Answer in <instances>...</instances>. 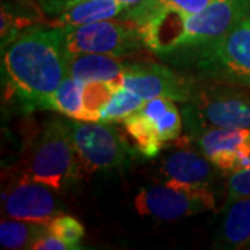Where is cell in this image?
Instances as JSON below:
<instances>
[{
  "label": "cell",
  "instance_id": "6",
  "mask_svg": "<svg viewBox=\"0 0 250 250\" xmlns=\"http://www.w3.org/2000/svg\"><path fill=\"white\" fill-rule=\"evenodd\" d=\"M81 167L86 172L123 168L132 156L124 136L113 123L67 120Z\"/></svg>",
  "mask_w": 250,
  "mask_h": 250
},
{
  "label": "cell",
  "instance_id": "15",
  "mask_svg": "<svg viewBox=\"0 0 250 250\" xmlns=\"http://www.w3.org/2000/svg\"><path fill=\"white\" fill-rule=\"evenodd\" d=\"M126 62L121 59L96 53H78L67 56L68 75L88 82H118L124 72Z\"/></svg>",
  "mask_w": 250,
  "mask_h": 250
},
{
  "label": "cell",
  "instance_id": "22",
  "mask_svg": "<svg viewBox=\"0 0 250 250\" xmlns=\"http://www.w3.org/2000/svg\"><path fill=\"white\" fill-rule=\"evenodd\" d=\"M227 202L250 196V161L243 168L231 174L227 182Z\"/></svg>",
  "mask_w": 250,
  "mask_h": 250
},
{
  "label": "cell",
  "instance_id": "9",
  "mask_svg": "<svg viewBox=\"0 0 250 250\" xmlns=\"http://www.w3.org/2000/svg\"><path fill=\"white\" fill-rule=\"evenodd\" d=\"M120 83L143 100L163 98L185 103L196 89L188 77L153 62H126Z\"/></svg>",
  "mask_w": 250,
  "mask_h": 250
},
{
  "label": "cell",
  "instance_id": "12",
  "mask_svg": "<svg viewBox=\"0 0 250 250\" xmlns=\"http://www.w3.org/2000/svg\"><path fill=\"white\" fill-rule=\"evenodd\" d=\"M200 153L218 170L236 172L250 161V129L207 126L192 132Z\"/></svg>",
  "mask_w": 250,
  "mask_h": 250
},
{
  "label": "cell",
  "instance_id": "23",
  "mask_svg": "<svg viewBox=\"0 0 250 250\" xmlns=\"http://www.w3.org/2000/svg\"><path fill=\"white\" fill-rule=\"evenodd\" d=\"M78 1H81V0H36V3L39 6V10L43 14L52 18L59 16L64 10H67L70 6L78 3ZM118 1L126 3L129 6H135V4L141 3L142 0H118Z\"/></svg>",
  "mask_w": 250,
  "mask_h": 250
},
{
  "label": "cell",
  "instance_id": "2",
  "mask_svg": "<svg viewBox=\"0 0 250 250\" xmlns=\"http://www.w3.org/2000/svg\"><path fill=\"white\" fill-rule=\"evenodd\" d=\"M249 17L250 0H213L203 11L193 16L157 20L138 28L145 45L163 56L217 39Z\"/></svg>",
  "mask_w": 250,
  "mask_h": 250
},
{
  "label": "cell",
  "instance_id": "11",
  "mask_svg": "<svg viewBox=\"0 0 250 250\" xmlns=\"http://www.w3.org/2000/svg\"><path fill=\"white\" fill-rule=\"evenodd\" d=\"M214 168L217 167L206 156L190 149L171 153L161 164V172L167 177V185L202 200L208 210L215 207L211 192V184L215 181Z\"/></svg>",
  "mask_w": 250,
  "mask_h": 250
},
{
  "label": "cell",
  "instance_id": "3",
  "mask_svg": "<svg viewBox=\"0 0 250 250\" xmlns=\"http://www.w3.org/2000/svg\"><path fill=\"white\" fill-rule=\"evenodd\" d=\"M161 57L193 71L202 80L250 86V17L217 39L177 49Z\"/></svg>",
  "mask_w": 250,
  "mask_h": 250
},
{
  "label": "cell",
  "instance_id": "18",
  "mask_svg": "<svg viewBox=\"0 0 250 250\" xmlns=\"http://www.w3.org/2000/svg\"><path fill=\"white\" fill-rule=\"evenodd\" d=\"M83 82L67 75L60 86L43 102L42 110H53L68 118L88 121V111L83 100Z\"/></svg>",
  "mask_w": 250,
  "mask_h": 250
},
{
  "label": "cell",
  "instance_id": "21",
  "mask_svg": "<svg viewBox=\"0 0 250 250\" xmlns=\"http://www.w3.org/2000/svg\"><path fill=\"white\" fill-rule=\"evenodd\" d=\"M47 232L53 233L62 241L81 249L80 242L85 236V228L77 218L62 214L47 224Z\"/></svg>",
  "mask_w": 250,
  "mask_h": 250
},
{
  "label": "cell",
  "instance_id": "24",
  "mask_svg": "<svg viewBox=\"0 0 250 250\" xmlns=\"http://www.w3.org/2000/svg\"><path fill=\"white\" fill-rule=\"evenodd\" d=\"M34 250H71L78 249L75 246H72L70 243L60 239L59 236H56L53 233H46L41 239H38L34 245Z\"/></svg>",
  "mask_w": 250,
  "mask_h": 250
},
{
  "label": "cell",
  "instance_id": "14",
  "mask_svg": "<svg viewBox=\"0 0 250 250\" xmlns=\"http://www.w3.org/2000/svg\"><path fill=\"white\" fill-rule=\"evenodd\" d=\"M213 0H142L125 11V20L136 27L157 20H178L197 14Z\"/></svg>",
  "mask_w": 250,
  "mask_h": 250
},
{
  "label": "cell",
  "instance_id": "7",
  "mask_svg": "<svg viewBox=\"0 0 250 250\" xmlns=\"http://www.w3.org/2000/svg\"><path fill=\"white\" fill-rule=\"evenodd\" d=\"M67 56L78 53L107 54L123 59L143 45L141 29L135 24L104 20L83 25L60 27Z\"/></svg>",
  "mask_w": 250,
  "mask_h": 250
},
{
  "label": "cell",
  "instance_id": "16",
  "mask_svg": "<svg viewBox=\"0 0 250 250\" xmlns=\"http://www.w3.org/2000/svg\"><path fill=\"white\" fill-rule=\"evenodd\" d=\"M129 7L132 6L118 0H81L52 18L50 27L83 25L104 20H113L124 16Z\"/></svg>",
  "mask_w": 250,
  "mask_h": 250
},
{
  "label": "cell",
  "instance_id": "17",
  "mask_svg": "<svg viewBox=\"0 0 250 250\" xmlns=\"http://www.w3.org/2000/svg\"><path fill=\"white\" fill-rule=\"evenodd\" d=\"M220 242L229 249L250 248V196L227 202Z\"/></svg>",
  "mask_w": 250,
  "mask_h": 250
},
{
  "label": "cell",
  "instance_id": "5",
  "mask_svg": "<svg viewBox=\"0 0 250 250\" xmlns=\"http://www.w3.org/2000/svg\"><path fill=\"white\" fill-rule=\"evenodd\" d=\"M182 120L188 134L207 126L250 129V86L208 83L185 102Z\"/></svg>",
  "mask_w": 250,
  "mask_h": 250
},
{
  "label": "cell",
  "instance_id": "13",
  "mask_svg": "<svg viewBox=\"0 0 250 250\" xmlns=\"http://www.w3.org/2000/svg\"><path fill=\"white\" fill-rule=\"evenodd\" d=\"M134 205L141 215H149L160 221H175L208 210L202 200L166 182L143 188L135 196Z\"/></svg>",
  "mask_w": 250,
  "mask_h": 250
},
{
  "label": "cell",
  "instance_id": "4",
  "mask_svg": "<svg viewBox=\"0 0 250 250\" xmlns=\"http://www.w3.org/2000/svg\"><path fill=\"white\" fill-rule=\"evenodd\" d=\"M81 168L68 123L52 118L29 153L22 175L43 182L62 193L78 181Z\"/></svg>",
  "mask_w": 250,
  "mask_h": 250
},
{
  "label": "cell",
  "instance_id": "10",
  "mask_svg": "<svg viewBox=\"0 0 250 250\" xmlns=\"http://www.w3.org/2000/svg\"><path fill=\"white\" fill-rule=\"evenodd\" d=\"M53 188L21 175L3 193V214L7 218L47 225L62 214V206Z\"/></svg>",
  "mask_w": 250,
  "mask_h": 250
},
{
  "label": "cell",
  "instance_id": "20",
  "mask_svg": "<svg viewBox=\"0 0 250 250\" xmlns=\"http://www.w3.org/2000/svg\"><path fill=\"white\" fill-rule=\"evenodd\" d=\"M146 100L135 95L132 90L126 89L121 83L117 85L111 98L100 111V120L104 123H121L125 117L132 114L142 106Z\"/></svg>",
  "mask_w": 250,
  "mask_h": 250
},
{
  "label": "cell",
  "instance_id": "19",
  "mask_svg": "<svg viewBox=\"0 0 250 250\" xmlns=\"http://www.w3.org/2000/svg\"><path fill=\"white\" fill-rule=\"evenodd\" d=\"M47 233V225L7 218L0 224V245L4 249H32L38 239Z\"/></svg>",
  "mask_w": 250,
  "mask_h": 250
},
{
  "label": "cell",
  "instance_id": "8",
  "mask_svg": "<svg viewBox=\"0 0 250 250\" xmlns=\"http://www.w3.org/2000/svg\"><path fill=\"white\" fill-rule=\"evenodd\" d=\"M145 157H154L166 143L178 139L182 132V116L174 100L149 99L121 121Z\"/></svg>",
  "mask_w": 250,
  "mask_h": 250
},
{
  "label": "cell",
  "instance_id": "1",
  "mask_svg": "<svg viewBox=\"0 0 250 250\" xmlns=\"http://www.w3.org/2000/svg\"><path fill=\"white\" fill-rule=\"evenodd\" d=\"M67 75V52L60 27L28 28L1 47L4 93L25 110H42L43 102Z\"/></svg>",
  "mask_w": 250,
  "mask_h": 250
}]
</instances>
